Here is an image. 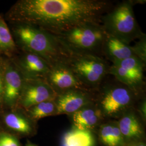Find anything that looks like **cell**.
<instances>
[{
  "mask_svg": "<svg viewBox=\"0 0 146 146\" xmlns=\"http://www.w3.org/2000/svg\"><path fill=\"white\" fill-rule=\"evenodd\" d=\"M95 92L84 89H74L57 95L54 101L58 115H72L88 104L95 102Z\"/></svg>",
  "mask_w": 146,
  "mask_h": 146,
  "instance_id": "30bf717a",
  "label": "cell"
},
{
  "mask_svg": "<svg viewBox=\"0 0 146 146\" xmlns=\"http://www.w3.org/2000/svg\"><path fill=\"white\" fill-rule=\"evenodd\" d=\"M95 134L101 146H125V142L116 120H105Z\"/></svg>",
  "mask_w": 146,
  "mask_h": 146,
  "instance_id": "9a60e30c",
  "label": "cell"
},
{
  "mask_svg": "<svg viewBox=\"0 0 146 146\" xmlns=\"http://www.w3.org/2000/svg\"><path fill=\"white\" fill-rule=\"evenodd\" d=\"M25 111L27 115L34 122L48 116L58 115V108L54 99L35 104Z\"/></svg>",
  "mask_w": 146,
  "mask_h": 146,
  "instance_id": "ffe728a7",
  "label": "cell"
},
{
  "mask_svg": "<svg viewBox=\"0 0 146 146\" xmlns=\"http://www.w3.org/2000/svg\"><path fill=\"white\" fill-rule=\"evenodd\" d=\"M17 107L14 108V111L3 114V122L9 128L13 131L23 135H31L34 131V124L35 122L27 115L25 110V113L17 111Z\"/></svg>",
  "mask_w": 146,
  "mask_h": 146,
  "instance_id": "2e32d148",
  "label": "cell"
},
{
  "mask_svg": "<svg viewBox=\"0 0 146 146\" xmlns=\"http://www.w3.org/2000/svg\"><path fill=\"white\" fill-rule=\"evenodd\" d=\"M143 96L144 94L138 93L115 78L110 82L102 83L95 92V103L105 120H117L127 111L134 108Z\"/></svg>",
  "mask_w": 146,
  "mask_h": 146,
  "instance_id": "3957f363",
  "label": "cell"
},
{
  "mask_svg": "<svg viewBox=\"0 0 146 146\" xmlns=\"http://www.w3.org/2000/svg\"><path fill=\"white\" fill-rule=\"evenodd\" d=\"M114 5L109 0H19L4 16L7 23H22L57 35L88 22L101 23Z\"/></svg>",
  "mask_w": 146,
  "mask_h": 146,
  "instance_id": "6da1fadb",
  "label": "cell"
},
{
  "mask_svg": "<svg viewBox=\"0 0 146 146\" xmlns=\"http://www.w3.org/2000/svg\"><path fill=\"white\" fill-rule=\"evenodd\" d=\"M26 146H37L36 145H34V144H33L31 142H28Z\"/></svg>",
  "mask_w": 146,
  "mask_h": 146,
  "instance_id": "484cf974",
  "label": "cell"
},
{
  "mask_svg": "<svg viewBox=\"0 0 146 146\" xmlns=\"http://www.w3.org/2000/svg\"><path fill=\"white\" fill-rule=\"evenodd\" d=\"M125 146H146V141L126 143Z\"/></svg>",
  "mask_w": 146,
  "mask_h": 146,
  "instance_id": "d4e9b609",
  "label": "cell"
},
{
  "mask_svg": "<svg viewBox=\"0 0 146 146\" xmlns=\"http://www.w3.org/2000/svg\"><path fill=\"white\" fill-rule=\"evenodd\" d=\"M134 2L125 1L113 5L101 19L106 33L130 44L146 35L142 31L133 11Z\"/></svg>",
  "mask_w": 146,
  "mask_h": 146,
  "instance_id": "5b68a950",
  "label": "cell"
},
{
  "mask_svg": "<svg viewBox=\"0 0 146 146\" xmlns=\"http://www.w3.org/2000/svg\"><path fill=\"white\" fill-rule=\"evenodd\" d=\"M56 96L44 79H25L17 107L26 110L43 101L55 99Z\"/></svg>",
  "mask_w": 146,
  "mask_h": 146,
  "instance_id": "52a82bcc",
  "label": "cell"
},
{
  "mask_svg": "<svg viewBox=\"0 0 146 146\" xmlns=\"http://www.w3.org/2000/svg\"><path fill=\"white\" fill-rule=\"evenodd\" d=\"M11 58L25 79H44L51 68L46 60L32 52L19 50Z\"/></svg>",
  "mask_w": 146,
  "mask_h": 146,
  "instance_id": "9c48e42d",
  "label": "cell"
},
{
  "mask_svg": "<svg viewBox=\"0 0 146 146\" xmlns=\"http://www.w3.org/2000/svg\"><path fill=\"white\" fill-rule=\"evenodd\" d=\"M136 111L140 116L141 119L146 123V97L143 96L137 101L135 107Z\"/></svg>",
  "mask_w": 146,
  "mask_h": 146,
  "instance_id": "603a6c76",
  "label": "cell"
},
{
  "mask_svg": "<svg viewBox=\"0 0 146 146\" xmlns=\"http://www.w3.org/2000/svg\"><path fill=\"white\" fill-rule=\"evenodd\" d=\"M25 78L11 58H5L3 73V105L17 107Z\"/></svg>",
  "mask_w": 146,
  "mask_h": 146,
  "instance_id": "ba28073f",
  "label": "cell"
},
{
  "mask_svg": "<svg viewBox=\"0 0 146 146\" xmlns=\"http://www.w3.org/2000/svg\"><path fill=\"white\" fill-rule=\"evenodd\" d=\"M44 80L57 95L74 89L88 90L66 64L51 67Z\"/></svg>",
  "mask_w": 146,
  "mask_h": 146,
  "instance_id": "8fae6325",
  "label": "cell"
},
{
  "mask_svg": "<svg viewBox=\"0 0 146 146\" xmlns=\"http://www.w3.org/2000/svg\"><path fill=\"white\" fill-rule=\"evenodd\" d=\"M106 35V33L101 23L88 22L55 36L71 54L101 56Z\"/></svg>",
  "mask_w": 146,
  "mask_h": 146,
  "instance_id": "277c9868",
  "label": "cell"
},
{
  "mask_svg": "<svg viewBox=\"0 0 146 146\" xmlns=\"http://www.w3.org/2000/svg\"><path fill=\"white\" fill-rule=\"evenodd\" d=\"M18 49L36 54L50 67L67 65L71 54L55 35L22 23H7Z\"/></svg>",
  "mask_w": 146,
  "mask_h": 146,
  "instance_id": "7a4b0ae2",
  "label": "cell"
},
{
  "mask_svg": "<svg viewBox=\"0 0 146 146\" xmlns=\"http://www.w3.org/2000/svg\"><path fill=\"white\" fill-rule=\"evenodd\" d=\"M97 142L94 132L72 128L63 135L61 146H96Z\"/></svg>",
  "mask_w": 146,
  "mask_h": 146,
  "instance_id": "e0dca14e",
  "label": "cell"
},
{
  "mask_svg": "<svg viewBox=\"0 0 146 146\" xmlns=\"http://www.w3.org/2000/svg\"><path fill=\"white\" fill-rule=\"evenodd\" d=\"M116 63L119 64L129 73L137 85L142 90H144V68L146 63L143 62L135 56L127 58Z\"/></svg>",
  "mask_w": 146,
  "mask_h": 146,
  "instance_id": "d6986e66",
  "label": "cell"
},
{
  "mask_svg": "<svg viewBox=\"0 0 146 146\" xmlns=\"http://www.w3.org/2000/svg\"><path fill=\"white\" fill-rule=\"evenodd\" d=\"M102 54L112 63L135 56L131 44L107 33L102 47Z\"/></svg>",
  "mask_w": 146,
  "mask_h": 146,
  "instance_id": "5bb4252c",
  "label": "cell"
},
{
  "mask_svg": "<svg viewBox=\"0 0 146 146\" xmlns=\"http://www.w3.org/2000/svg\"><path fill=\"white\" fill-rule=\"evenodd\" d=\"M0 146H20V144L15 136L1 133L0 134Z\"/></svg>",
  "mask_w": 146,
  "mask_h": 146,
  "instance_id": "7402d4cb",
  "label": "cell"
},
{
  "mask_svg": "<svg viewBox=\"0 0 146 146\" xmlns=\"http://www.w3.org/2000/svg\"><path fill=\"white\" fill-rule=\"evenodd\" d=\"M5 58L0 56V108L3 106V73Z\"/></svg>",
  "mask_w": 146,
  "mask_h": 146,
  "instance_id": "cb8c5ba5",
  "label": "cell"
},
{
  "mask_svg": "<svg viewBox=\"0 0 146 146\" xmlns=\"http://www.w3.org/2000/svg\"><path fill=\"white\" fill-rule=\"evenodd\" d=\"M18 51L7 22L0 15V56L12 58Z\"/></svg>",
  "mask_w": 146,
  "mask_h": 146,
  "instance_id": "ac0fdd59",
  "label": "cell"
},
{
  "mask_svg": "<svg viewBox=\"0 0 146 146\" xmlns=\"http://www.w3.org/2000/svg\"><path fill=\"white\" fill-rule=\"evenodd\" d=\"M67 66L89 90L95 92L108 75L110 66L101 56L71 54Z\"/></svg>",
  "mask_w": 146,
  "mask_h": 146,
  "instance_id": "8992f818",
  "label": "cell"
},
{
  "mask_svg": "<svg viewBox=\"0 0 146 146\" xmlns=\"http://www.w3.org/2000/svg\"><path fill=\"white\" fill-rule=\"evenodd\" d=\"M116 121L125 144L146 141V123L135 108L127 111Z\"/></svg>",
  "mask_w": 146,
  "mask_h": 146,
  "instance_id": "7c38bea8",
  "label": "cell"
},
{
  "mask_svg": "<svg viewBox=\"0 0 146 146\" xmlns=\"http://www.w3.org/2000/svg\"><path fill=\"white\" fill-rule=\"evenodd\" d=\"M139 40V41L136 42L134 46H132L133 50L135 56L139 58L143 62L146 63V35Z\"/></svg>",
  "mask_w": 146,
  "mask_h": 146,
  "instance_id": "44dd1931",
  "label": "cell"
},
{
  "mask_svg": "<svg viewBox=\"0 0 146 146\" xmlns=\"http://www.w3.org/2000/svg\"><path fill=\"white\" fill-rule=\"evenodd\" d=\"M69 116L72 124V128L91 131L94 133L100 125L106 120L95 102L84 107Z\"/></svg>",
  "mask_w": 146,
  "mask_h": 146,
  "instance_id": "4fadbf2b",
  "label": "cell"
}]
</instances>
